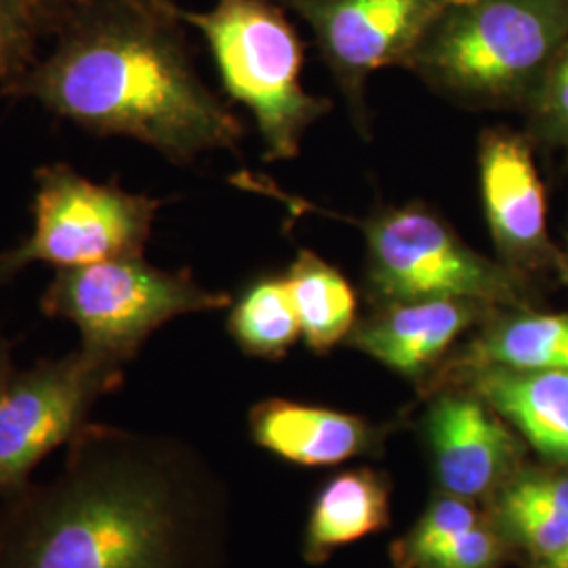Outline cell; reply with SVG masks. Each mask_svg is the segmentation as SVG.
I'll return each instance as SVG.
<instances>
[{"label": "cell", "mask_w": 568, "mask_h": 568, "mask_svg": "<svg viewBox=\"0 0 568 568\" xmlns=\"http://www.w3.org/2000/svg\"><path fill=\"white\" fill-rule=\"evenodd\" d=\"M206 501L178 448L89 422L60 471L0 499V568H196Z\"/></svg>", "instance_id": "cell-1"}, {"label": "cell", "mask_w": 568, "mask_h": 568, "mask_svg": "<svg viewBox=\"0 0 568 568\" xmlns=\"http://www.w3.org/2000/svg\"><path fill=\"white\" fill-rule=\"evenodd\" d=\"M180 23L175 4L103 0L70 21L51 55L7 93L32 98L89 133L150 145L171 163L236 150L243 121L199 77Z\"/></svg>", "instance_id": "cell-2"}, {"label": "cell", "mask_w": 568, "mask_h": 568, "mask_svg": "<svg viewBox=\"0 0 568 568\" xmlns=\"http://www.w3.org/2000/svg\"><path fill=\"white\" fill-rule=\"evenodd\" d=\"M568 39V0H453L405 65L466 108L528 105Z\"/></svg>", "instance_id": "cell-3"}, {"label": "cell", "mask_w": 568, "mask_h": 568, "mask_svg": "<svg viewBox=\"0 0 568 568\" xmlns=\"http://www.w3.org/2000/svg\"><path fill=\"white\" fill-rule=\"evenodd\" d=\"M284 11L278 0H217L204 13L175 4V18L209 44L225 95L251 112L265 163L297 159L310 126L333 108L302 84L304 44Z\"/></svg>", "instance_id": "cell-4"}, {"label": "cell", "mask_w": 568, "mask_h": 568, "mask_svg": "<svg viewBox=\"0 0 568 568\" xmlns=\"http://www.w3.org/2000/svg\"><path fill=\"white\" fill-rule=\"evenodd\" d=\"M232 305L224 291H211L190 270H161L143 255L58 270L42 293V314L79 328L84 352L126 365L166 323Z\"/></svg>", "instance_id": "cell-5"}, {"label": "cell", "mask_w": 568, "mask_h": 568, "mask_svg": "<svg viewBox=\"0 0 568 568\" xmlns=\"http://www.w3.org/2000/svg\"><path fill=\"white\" fill-rule=\"evenodd\" d=\"M354 224L365 236L366 291L377 305L457 297L495 307L525 295L523 274L471 248L427 204H389Z\"/></svg>", "instance_id": "cell-6"}, {"label": "cell", "mask_w": 568, "mask_h": 568, "mask_svg": "<svg viewBox=\"0 0 568 568\" xmlns=\"http://www.w3.org/2000/svg\"><path fill=\"white\" fill-rule=\"evenodd\" d=\"M161 204L119 183L91 182L70 164H44L37 171L32 234L0 253V283L30 264L65 270L143 255Z\"/></svg>", "instance_id": "cell-7"}, {"label": "cell", "mask_w": 568, "mask_h": 568, "mask_svg": "<svg viewBox=\"0 0 568 568\" xmlns=\"http://www.w3.org/2000/svg\"><path fill=\"white\" fill-rule=\"evenodd\" d=\"M122 382L124 366L82 347L16 371L0 392V499L28 487L34 469L68 447Z\"/></svg>", "instance_id": "cell-8"}, {"label": "cell", "mask_w": 568, "mask_h": 568, "mask_svg": "<svg viewBox=\"0 0 568 568\" xmlns=\"http://www.w3.org/2000/svg\"><path fill=\"white\" fill-rule=\"evenodd\" d=\"M307 23L321 60L366 131V81L405 65L429 26L453 0H278Z\"/></svg>", "instance_id": "cell-9"}, {"label": "cell", "mask_w": 568, "mask_h": 568, "mask_svg": "<svg viewBox=\"0 0 568 568\" xmlns=\"http://www.w3.org/2000/svg\"><path fill=\"white\" fill-rule=\"evenodd\" d=\"M478 180L499 262L523 274L558 262L549 241L546 187L527 135L488 129L478 140Z\"/></svg>", "instance_id": "cell-10"}, {"label": "cell", "mask_w": 568, "mask_h": 568, "mask_svg": "<svg viewBox=\"0 0 568 568\" xmlns=\"http://www.w3.org/2000/svg\"><path fill=\"white\" fill-rule=\"evenodd\" d=\"M490 310L493 305L457 297L379 305L356 323L347 344L403 377L419 379Z\"/></svg>", "instance_id": "cell-11"}, {"label": "cell", "mask_w": 568, "mask_h": 568, "mask_svg": "<svg viewBox=\"0 0 568 568\" xmlns=\"http://www.w3.org/2000/svg\"><path fill=\"white\" fill-rule=\"evenodd\" d=\"M436 471L453 497L487 495L511 466L514 438L490 406L474 392H447L427 413Z\"/></svg>", "instance_id": "cell-12"}, {"label": "cell", "mask_w": 568, "mask_h": 568, "mask_svg": "<svg viewBox=\"0 0 568 568\" xmlns=\"http://www.w3.org/2000/svg\"><path fill=\"white\" fill-rule=\"evenodd\" d=\"M459 377L469 392L518 427L541 455L568 466V371L487 366Z\"/></svg>", "instance_id": "cell-13"}, {"label": "cell", "mask_w": 568, "mask_h": 568, "mask_svg": "<svg viewBox=\"0 0 568 568\" xmlns=\"http://www.w3.org/2000/svg\"><path fill=\"white\" fill-rule=\"evenodd\" d=\"M248 426L255 445L297 466L344 464L371 440V429L356 415L283 398L253 406Z\"/></svg>", "instance_id": "cell-14"}, {"label": "cell", "mask_w": 568, "mask_h": 568, "mask_svg": "<svg viewBox=\"0 0 568 568\" xmlns=\"http://www.w3.org/2000/svg\"><path fill=\"white\" fill-rule=\"evenodd\" d=\"M487 366L568 371V314H516L499 318L448 363L457 375Z\"/></svg>", "instance_id": "cell-15"}, {"label": "cell", "mask_w": 568, "mask_h": 568, "mask_svg": "<svg viewBox=\"0 0 568 568\" xmlns=\"http://www.w3.org/2000/svg\"><path fill=\"white\" fill-rule=\"evenodd\" d=\"M389 520L387 485L371 469H352L326 485L310 516L305 549L312 558L354 544L386 527Z\"/></svg>", "instance_id": "cell-16"}, {"label": "cell", "mask_w": 568, "mask_h": 568, "mask_svg": "<svg viewBox=\"0 0 568 568\" xmlns=\"http://www.w3.org/2000/svg\"><path fill=\"white\" fill-rule=\"evenodd\" d=\"M284 281L310 349L323 354L349 337L356 326L358 297L335 265L310 248H300Z\"/></svg>", "instance_id": "cell-17"}, {"label": "cell", "mask_w": 568, "mask_h": 568, "mask_svg": "<svg viewBox=\"0 0 568 568\" xmlns=\"http://www.w3.org/2000/svg\"><path fill=\"white\" fill-rule=\"evenodd\" d=\"M227 333L248 356H284L302 337L284 276L267 274L246 284L230 310Z\"/></svg>", "instance_id": "cell-18"}, {"label": "cell", "mask_w": 568, "mask_h": 568, "mask_svg": "<svg viewBox=\"0 0 568 568\" xmlns=\"http://www.w3.org/2000/svg\"><path fill=\"white\" fill-rule=\"evenodd\" d=\"M527 108L532 133L568 150V39L554 55Z\"/></svg>", "instance_id": "cell-19"}, {"label": "cell", "mask_w": 568, "mask_h": 568, "mask_svg": "<svg viewBox=\"0 0 568 568\" xmlns=\"http://www.w3.org/2000/svg\"><path fill=\"white\" fill-rule=\"evenodd\" d=\"M39 0H0V82L4 91L30 70Z\"/></svg>", "instance_id": "cell-20"}, {"label": "cell", "mask_w": 568, "mask_h": 568, "mask_svg": "<svg viewBox=\"0 0 568 568\" xmlns=\"http://www.w3.org/2000/svg\"><path fill=\"white\" fill-rule=\"evenodd\" d=\"M499 518L509 535L541 562L554 558L568 544V514L565 511L499 499Z\"/></svg>", "instance_id": "cell-21"}, {"label": "cell", "mask_w": 568, "mask_h": 568, "mask_svg": "<svg viewBox=\"0 0 568 568\" xmlns=\"http://www.w3.org/2000/svg\"><path fill=\"white\" fill-rule=\"evenodd\" d=\"M478 525V516L466 499L448 497L434 501L419 525L408 535L403 546V554L410 565H419V560L440 546H445L457 535L466 532Z\"/></svg>", "instance_id": "cell-22"}, {"label": "cell", "mask_w": 568, "mask_h": 568, "mask_svg": "<svg viewBox=\"0 0 568 568\" xmlns=\"http://www.w3.org/2000/svg\"><path fill=\"white\" fill-rule=\"evenodd\" d=\"M501 546L488 528L476 525L457 535L445 546L429 551L419 560V568H495Z\"/></svg>", "instance_id": "cell-23"}, {"label": "cell", "mask_w": 568, "mask_h": 568, "mask_svg": "<svg viewBox=\"0 0 568 568\" xmlns=\"http://www.w3.org/2000/svg\"><path fill=\"white\" fill-rule=\"evenodd\" d=\"M501 499L530 508L554 509L568 514V476L532 474L506 487Z\"/></svg>", "instance_id": "cell-24"}, {"label": "cell", "mask_w": 568, "mask_h": 568, "mask_svg": "<svg viewBox=\"0 0 568 568\" xmlns=\"http://www.w3.org/2000/svg\"><path fill=\"white\" fill-rule=\"evenodd\" d=\"M16 373L13 366V345L0 333V392L7 386V382L11 379V375Z\"/></svg>", "instance_id": "cell-25"}, {"label": "cell", "mask_w": 568, "mask_h": 568, "mask_svg": "<svg viewBox=\"0 0 568 568\" xmlns=\"http://www.w3.org/2000/svg\"><path fill=\"white\" fill-rule=\"evenodd\" d=\"M541 568H568V544L554 558L541 562Z\"/></svg>", "instance_id": "cell-26"}, {"label": "cell", "mask_w": 568, "mask_h": 568, "mask_svg": "<svg viewBox=\"0 0 568 568\" xmlns=\"http://www.w3.org/2000/svg\"><path fill=\"white\" fill-rule=\"evenodd\" d=\"M133 2L143 4V7H150V9H169L173 4L171 0H133Z\"/></svg>", "instance_id": "cell-27"}, {"label": "cell", "mask_w": 568, "mask_h": 568, "mask_svg": "<svg viewBox=\"0 0 568 568\" xmlns=\"http://www.w3.org/2000/svg\"><path fill=\"white\" fill-rule=\"evenodd\" d=\"M558 270H560V274H562V281L568 284V251L567 253H562V255H558Z\"/></svg>", "instance_id": "cell-28"}]
</instances>
